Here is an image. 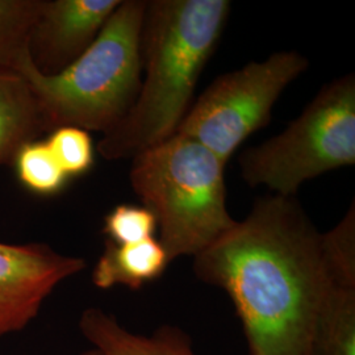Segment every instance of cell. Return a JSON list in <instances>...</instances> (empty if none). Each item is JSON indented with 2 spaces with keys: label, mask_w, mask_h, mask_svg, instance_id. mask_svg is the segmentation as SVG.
<instances>
[{
  "label": "cell",
  "mask_w": 355,
  "mask_h": 355,
  "mask_svg": "<svg viewBox=\"0 0 355 355\" xmlns=\"http://www.w3.org/2000/svg\"><path fill=\"white\" fill-rule=\"evenodd\" d=\"M79 328L103 355H196L190 337L177 327L164 325L149 337L140 336L99 308L86 309Z\"/></svg>",
  "instance_id": "obj_9"
},
{
  "label": "cell",
  "mask_w": 355,
  "mask_h": 355,
  "mask_svg": "<svg viewBox=\"0 0 355 355\" xmlns=\"http://www.w3.org/2000/svg\"><path fill=\"white\" fill-rule=\"evenodd\" d=\"M146 4V0H121L89 49L61 73L44 76L31 64L21 74L46 132L76 127L105 135L127 116L140 91Z\"/></svg>",
  "instance_id": "obj_3"
},
{
  "label": "cell",
  "mask_w": 355,
  "mask_h": 355,
  "mask_svg": "<svg viewBox=\"0 0 355 355\" xmlns=\"http://www.w3.org/2000/svg\"><path fill=\"white\" fill-rule=\"evenodd\" d=\"M44 0H0V71L21 76L33 64L29 42Z\"/></svg>",
  "instance_id": "obj_12"
},
{
  "label": "cell",
  "mask_w": 355,
  "mask_h": 355,
  "mask_svg": "<svg viewBox=\"0 0 355 355\" xmlns=\"http://www.w3.org/2000/svg\"><path fill=\"white\" fill-rule=\"evenodd\" d=\"M13 165L21 184L42 196L61 192L69 180L46 141L28 142L16 154Z\"/></svg>",
  "instance_id": "obj_14"
},
{
  "label": "cell",
  "mask_w": 355,
  "mask_h": 355,
  "mask_svg": "<svg viewBox=\"0 0 355 355\" xmlns=\"http://www.w3.org/2000/svg\"><path fill=\"white\" fill-rule=\"evenodd\" d=\"M170 261L158 240L132 245H117L105 241V249L92 271V283L102 290L125 286L140 290L146 283L158 279Z\"/></svg>",
  "instance_id": "obj_11"
},
{
  "label": "cell",
  "mask_w": 355,
  "mask_h": 355,
  "mask_svg": "<svg viewBox=\"0 0 355 355\" xmlns=\"http://www.w3.org/2000/svg\"><path fill=\"white\" fill-rule=\"evenodd\" d=\"M67 177H79L94 165V144L89 132L76 127L54 129L46 140Z\"/></svg>",
  "instance_id": "obj_15"
},
{
  "label": "cell",
  "mask_w": 355,
  "mask_h": 355,
  "mask_svg": "<svg viewBox=\"0 0 355 355\" xmlns=\"http://www.w3.org/2000/svg\"><path fill=\"white\" fill-rule=\"evenodd\" d=\"M352 204L340 224L328 233H322V248L337 278L355 286V214Z\"/></svg>",
  "instance_id": "obj_17"
},
{
  "label": "cell",
  "mask_w": 355,
  "mask_h": 355,
  "mask_svg": "<svg viewBox=\"0 0 355 355\" xmlns=\"http://www.w3.org/2000/svg\"><path fill=\"white\" fill-rule=\"evenodd\" d=\"M312 355H355V287H337L322 305Z\"/></svg>",
  "instance_id": "obj_13"
},
{
  "label": "cell",
  "mask_w": 355,
  "mask_h": 355,
  "mask_svg": "<svg viewBox=\"0 0 355 355\" xmlns=\"http://www.w3.org/2000/svg\"><path fill=\"white\" fill-rule=\"evenodd\" d=\"M121 0H44L29 51L44 76H55L76 61L102 32Z\"/></svg>",
  "instance_id": "obj_8"
},
{
  "label": "cell",
  "mask_w": 355,
  "mask_h": 355,
  "mask_svg": "<svg viewBox=\"0 0 355 355\" xmlns=\"http://www.w3.org/2000/svg\"><path fill=\"white\" fill-rule=\"evenodd\" d=\"M192 267L198 279L228 293L249 355H312L322 305L337 287H355L333 272L322 233L295 196L258 199Z\"/></svg>",
  "instance_id": "obj_1"
},
{
  "label": "cell",
  "mask_w": 355,
  "mask_h": 355,
  "mask_svg": "<svg viewBox=\"0 0 355 355\" xmlns=\"http://www.w3.org/2000/svg\"><path fill=\"white\" fill-rule=\"evenodd\" d=\"M82 355H103L102 353H101V352H99V350H98V349H95V347H94V349H91V350H89V352H85V353H83V354Z\"/></svg>",
  "instance_id": "obj_18"
},
{
  "label": "cell",
  "mask_w": 355,
  "mask_h": 355,
  "mask_svg": "<svg viewBox=\"0 0 355 355\" xmlns=\"http://www.w3.org/2000/svg\"><path fill=\"white\" fill-rule=\"evenodd\" d=\"M85 267L44 243L0 242V338L24 329L53 290Z\"/></svg>",
  "instance_id": "obj_7"
},
{
  "label": "cell",
  "mask_w": 355,
  "mask_h": 355,
  "mask_svg": "<svg viewBox=\"0 0 355 355\" xmlns=\"http://www.w3.org/2000/svg\"><path fill=\"white\" fill-rule=\"evenodd\" d=\"M308 66L297 51H278L216 78L191 105L175 135L200 142L227 165L245 140L270 123L280 94Z\"/></svg>",
  "instance_id": "obj_6"
},
{
  "label": "cell",
  "mask_w": 355,
  "mask_h": 355,
  "mask_svg": "<svg viewBox=\"0 0 355 355\" xmlns=\"http://www.w3.org/2000/svg\"><path fill=\"white\" fill-rule=\"evenodd\" d=\"M225 166L180 135L132 158V189L155 217L170 262L196 257L236 225L227 208Z\"/></svg>",
  "instance_id": "obj_4"
},
{
  "label": "cell",
  "mask_w": 355,
  "mask_h": 355,
  "mask_svg": "<svg viewBox=\"0 0 355 355\" xmlns=\"http://www.w3.org/2000/svg\"><path fill=\"white\" fill-rule=\"evenodd\" d=\"M44 133L46 127L28 82L0 71V167L13 165L19 150Z\"/></svg>",
  "instance_id": "obj_10"
},
{
  "label": "cell",
  "mask_w": 355,
  "mask_h": 355,
  "mask_svg": "<svg viewBox=\"0 0 355 355\" xmlns=\"http://www.w3.org/2000/svg\"><path fill=\"white\" fill-rule=\"evenodd\" d=\"M355 164V76L336 78L318 91L278 136L239 158L242 179L295 196L309 179Z\"/></svg>",
  "instance_id": "obj_5"
},
{
  "label": "cell",
  "mask_w": 355,
  "mask_h": 355,
  "mask_svg": "<svg viewBox=\"0 0 355 355\" xmlns=\"http://www.w3.org/2000/svg\"><path fill=\"white\" fill-rule=\"evenodd\" d=\"M229 12L228 0L148 1L140 91L127 116L99 141L96 150L104 159L135 158L175 135Z\"/></svg>",
  "instance_id": "obj_2"
},
{
  "label": "cell",
  "mask_w": 355,
  "mask_h": 355,
  "mask_svg": "<svg viewBox=\"0 0 355 355\" xmlns=\"http://www.w3.org/2000/svg\"><path fill=\"white\" fill-rule=\"evenodd\" d=\"M155 228V217L148 208L120 204L104 217L103 232L108 241L132 245L153 239Z\"/></svg>",
  "instance_id": "obj_16"
}]
</instances>
